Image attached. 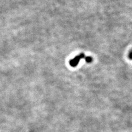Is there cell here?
<instances>
[{
	"label": "cell",
	"mask_w": 132,
	"mask_h": 132,
	"mask_svg": "<svg viewBox=\"0 0 132 132\" xmlns=\"http://www.w3.org/2000/svg\"><path fill=\"white\" fill-rule=\"evenodd\" d=\"M85 60L86 61V62L87 63H90L91 62L93 61V59L92 58V57L90 56H87V57H85Z\"/></svg>",
	"instance_id": "2"
},
{
	"label": "cell",
	"mask_w": 132,
	"mask_h": 132,
	"mask_svg": "<svg viewBox=\"0 0 132 132\" xmlns=\"http://www.w3.org/2000/svg\"><path fill=\"white\" fill-rule=\"evenodd\" d=\"M85 55L84 53H80V55L77 56L74 58L73 59L70 60L69 61V64L71 65L72 67H75L79 63V61L82 59H85Z\"/></svg>",
	"instance_id": "1"
}]
</instances>
